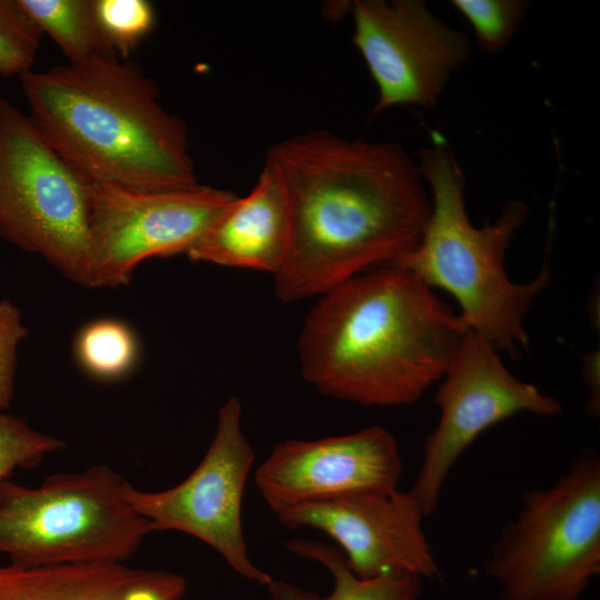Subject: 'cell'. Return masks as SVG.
I'll list each match as a JSON object with an SVG mask.
<instances>
[{
  "instance_id": "cell-1",
  "label": "cell",
  "mask_w": 600,
  "mask_h": 600,
  "mask_svg": "<svg viewBox=\"0 0 600 600\" xmlns=\"http://www.w3.org/2000/svg\"><path fill=\"white\" fill-rule=\"evenodd\" d=\"M264 164L286 198L290 241L276 297L321 296L397 263L420 242L431 200L418 164L393 142L312 130L272 144Z\"/></svg>"
},
{
  "instance_id": "cell-2",
  "label": "cell",
  "mask_w": 600,
  "mask_h": 600,
  "mask_svg": "<svg viewBox=\"0 0 600 600\" xmlns=\"http://www.w3.org/2000/svg\"><path fill=\"white\" fill-rule=\"evenodd\" d=\"M431 289L391 264L321 294L298 340L304 380L362 406L417 401L443 377L470 330Z\"/></svg>"
},
{
  "instance_id": "cell-3",
  "label": "cell",
  "mask_w": 600,
  "mask_h": 600,
  "mask_svg": "<svg viewBox=\"0 0 600 600\" xmlns=\"http://www.w3.org/2000/svg\"><path fill=\"white\" fill-rule=\"evenodd\" d=\"M20 80L33 122L88 181L156 191L199 184L184 121L138 64L96 57Z\"/></svg>"
},
{
  "instance_id": "cell-4",
  "label": "cell",
  "mask_w": 600,
  "mask_h": 600,
  "mask_svg": "<svg viewBox=\"0 0 600 600\" xmlns=\"http://www.w3.org/2000/svg\"><path fill=\"white\" fill-rule=\"evenodd\" d=\"M418 168L430 190L431 212L419 244L393 266L448 291L470 330L518 358L529 344L523 317L550 280L543 267L530 282L514 283L503 268L527 206L510 200L494 222L474 227L466 208L464 173L444 140L434 137L420 151Z\"/></svg>"
},
{
  "instance_id": "cell-5",
  "label": "cell",
  "mask_w": 600,
  "mask_h": 600,
  "mask_svg": "<svg viewBox=\"0 0 600 600\" xmlns=\"http://www.w3.org/2000/svg\"><path fill=\"white\" fill-rule=\"evenodd\" d=\"M107 464L48 477L38 487L0 481V552L21 567L122 562L152 532Z\"/></svg>"
},
{
  "instance_id": "cell-6",
  "label": "cell",
  "mask_w": 600,
  "mask_h": 600,
  "mask_svg": "<svg viewBox=\"0 0 600 600\" xmlns=\"http://www.w3.org/2000/svg\"><path fill=\"white\" fill-rule=\"evenodd\" d=\"M503 600H579L600 573V459L576 460L553 486L523 496L484 566Z\"/></svg>"
},
{
  "instance_id": "cell-7",
  "label": "cell",
  "mask_w": 600,
  "mask_h": 600,
  "mask_svg": "<svg viewBox=\"0 0 600 600\" xmlns=\"http://www.w3.org/2000/svg\"><path fill=\"white\" fill-rule=\"evenodd\" d=\"M90 181L0 99V237L87 287Z\"/></svg>"
},
{
  "instance_id": "cell-8",
  "label": "cell",
  "mask_w": 600,
  "mask_h": 600,
  "mask_svg": "<svg viewBox=\"0 0 600 600\" xmlns=\"http://www.w3.org/2000/svg\"><path fill=\"white\" fill-rule=\"evenodd\" d=\"M236 197L201 184L156 191L90 182L87 287L124 286L146 259L187 254Z\"/></svg>"
},
{
  "instance_id": "cell-9",
  "label": "cell",
  "mask_w": 600,
  "mask_h": 600,
  "mask_svg": "<svg viewBox=\"0 0 600 600\" xmlns=\"http://www.w3.org/2000/svg\"><path fill=\"white\" fill-rule=\"evenodd\" d=\"M241 418L239 399L228 398L204 457L183 481L157 492L127 481L123 496L149 521L151 531L190 534L213 548L234 572L267 587L273 578L251 561L242 531V498L254 452Z\"/></svg>"
},
{
  "instance_id": "cell-10",
  "label": "cell",
  "mask_w": 600,
  "mask_h": 600,
  "mask_svg": "<svg viewBox=\"0 0 600 600\" xmlns=\"http://www.w3.org/2000/svg\"><path fill=\"white\" fill-rule=\"evenodd\" d=\"M496 350L468 330L441 378L434 398L440 420L424 441L422 462L409 490L424 517L437 509L457 460L484 430L519 412L553 417L562 411L556 398L514 378Z\"/></svg>"
},
{
  "instance_id": "cell-11",
  "label": "cell",
  "mask_w": 600,
  "mask_h": 600,
  "mask_svg": "<svg viewBox=\"0 0 600 600\" xmlns=\"http://www.w3.org/2000/svg\"><path fill=\"white\" fill-rule=\"evenodd\" d=\"M349 11L352 42L378 88L372 114L397 106L433 107L469 58L467 36L420 0H356Z\"/></svg>"
},
{
  "instance_id": "cell-12",
  "label": "cell",
  "mask_w": 600,
  "mask_h": 600,
  "mask_svg": "<svg viewBox=\"0 0 600 600\" xmlns=\"http://www.w3.org/2000/svg\"><path fill=\"white\" fill-rule=\"evenodd\" d=\"M401 474L396 438L373 426L318 440L282 441L257 468L254 483L278 516L306 503L394 490Z\"/></svg>"
},
{
  "instance_id": "cell-13",
  "label": "cell",
  "mask_w": 600,
  "mask_h": 600,
  "mask_svg": "<svg viewBox=\"0 0 600 600\" xmlns=\"http://www.w3.org/2000/svg\"><path fill=\"white\" fill-rule=\"evenodd\" d=\"M277 517L287 528L309 527L328 534L360 578L407 572L441 579L422 529L424 513L410 491L354 493L301 504Z\"/></svg>"
},
{
  "instance_id": "cell-14",
  "label": "cell",
  "mask_w": 600,
  "mask_h": 600,
  "mask_svg": "<svg viewBox=\"0 0 600 600\" xmlns=\"http://www.w3.org/2000/svg\"><path fill=\"white\" fill-rule=\"evenodd\" d=\"M290 223L283 191L269 167L246 197H236L187 256L192 261L277 274L287 258Z\"/></svg>"
},
{
  "instance_id": "cell-15",
  "label": "cell",
  "mask_w": 600,
  "mask_h": 600,
  "mask_svg": "<svg viewBox=\"0 0 600 600\" xmlns=\"http://www.w3.org/2000/svg\"><path fill=\"white\" fill-rule=\"evenodd\" d=\"M186 590L180 574L122 562L0 566V600H182Z\"/></svg>"
},
{
  "instance_id": "cell-16",
  "label": "cell",
  "mask_w": 600,
  "mask_h": 600,
  "mask_svg": "<svg viewBox=\"0 0 600 600\" xmlns=\"http://www.w3.org/2000/svg\"><path fill=\"white\" fill-rule=\"evenodd\" d=\"M287 549L319 562L331 574L332 591L328 596L303 590L293 583L274 580L266 587L272 600H417L421 591L420 577L407 572H387L363 579L353 573L342 551L330 543L293 539Z\"/></svg>"
},
{
  "instance_id": "cell-17",
  "label": "cell",
  "mask_w": 600,
  "mask_h": 600,
  "mask_svg": "<svg viewBox=\"0 0 600 600\" xmlns=\"http://www.w3.org/2000/svg\"><path fill=\"white\" fill-rule=\"evenodd\" d=\"M60 48L67 62L118 56L97 13L96 0H19Z\"/></svg>"
},
{
  "instance_id": "cell-18",
  "label": "cell",
  "mask_w": 600,
  "mask_h": 600,
  "mask_svg": "<svg viewBox=\"0 0 600 600\" xmlns=\"http://www.w3.org/2000/svg\"><path fill=\"white\" fill-rule=\"evenodd\" d=\"M76 357L82 369L101 380L127 374L137 361L138 342L133 331L116 319H99L78 333Z\"/></svg>"
},
{
  "instance_id": "cell-19",
  "label": "cell",
  "mask_w": 600,
  "mask_h": 600,
  "mask_svg": "<svg viewBox=\"0 0 600 600\" xmlns=\"http://www.w3.org/2000/svg\"><path fill=\"white\" fill-rule=\"evenodd\" d=\"M42 34L19 0H0V76L21 77L30 71Z\"/></svg>"
},
{
  "instance_id": "cell-20",
  "label": "cell",
  "mask_w": 600,
  "mask_h": 600,
  "mask_svg": "<svg viewBox=\"0 0 600 600\" xmlns=\"http://www.w3.org/2000/svg\"><path fill=\"white\" fill-rule=\"evenodd\" d=\"M452 6L469 21L478 44L500 52L516 34L528 7L521 0H453Z\"/></svg>"
},
{
  "instance_id": "cell-21",
  "label": "cell",
  "mask_w": 600,
  "mask_h": 600,
  "mask_svg": "<svg viewBox=\"0 0 600 600\" xmlns=\"http://www.w3.org/2000/svg\"><path fill=\"white\" fill-rule=\"evenodd\" d=\"M56 437L31 428L26 419L0 411V481L17 468H29L64 447Z\"/></svg>"
},
{
  "instance_id": "cell-22",
  "label": "cell",
  "mask_w": 600,
  "mask_h": 600,
  "mask_svg": "<svg viewBox=\"0 0 600 600\" xmlns=\"http://www.w3.org/2000/svg\"><path fill=\"white\" fill-rule=\"evenodd\" d=\"M100 23L119 57L126 59L154 24L146 0H96Z\"/></svg>"
},
{
  "instance_id": "cell-23",
  "label": "cell",
  "mask_w": 600,
  "mask_h": 600,
  "mask_svg": "<svg viewBox=\"0 0 600 600\" xmlns=\"http://www.w3.org/2000/svg\"><path fill=\"white\" fill-rule=\"evenodd\" d=\"M28 336L19 309L0 301V411L10 407L14 394L16 356L19 342Z\"/></svg>"
}]
</instances>
